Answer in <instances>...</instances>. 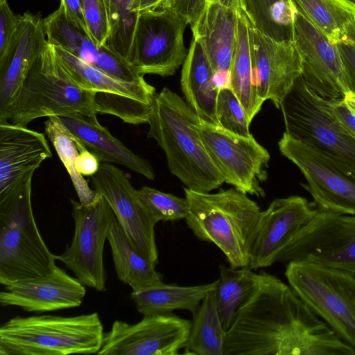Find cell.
I'll return each instance as SVG.
<instances>
[{
  "instance_id": "4fadbf2b",
  "label": "cell",
  "mask_w": 355,
  "mask_h": 355,
  "mask_svg": "<svg viewBox=\"0 0 355 355\" xmlns=\"http://www.w3.org/2000/svg\"><path fill=\"white\" fill-rule=\"evenodd\" d=\"M74 236L70 245L57 260L61 261L85 286L99 292L106 290L103 248L116 216L100 194L95 202L83 205L71 200Z\"/></svg>"
},
{
  "instance_id": "83f0119b",
  "label": "cell",
  "mask_w": 355,
  "mask_h": 355,
  "mask_svg": "<svg viewBox=\"0 0 355 355\" xmlns=\"http://www.w3.org/2000/svg\"><path fill=\"white\" fill-rule=\"evenodd\" d=\"M249 28L250 23L244 12L241 10H237L236 40L229 74V87L239 100L251 123L264 102L260 98L257 89Z\"/></svg>"
},
{
  "instance_id": "c3c4849f",
  "label": "cell",
  "mask_w": 355,
  "mask_h": 355,
  "mask_svg": "<svg viewBox=\"0 0 355 355\" xmlns=\"http://www.w3.org/2000/svg\"><path fill=\"white\" fill-rule=\"evenodd\" d=\"M352 1L355 2V0H352Z\"/></svg>"
},
{
  "instance_id": "f1b7e54d",
  "label": "cell",
  "mask_w": 355,
  "mask_h": 355,
  "mask_svg": "<svg viewBox=\"0 0 355 355\" xmlns=\"http://www.w3.org/2000/svg\"><path fill=\"white\" fill-rule=\"evenodd\" d=\"M295 12L334 44L355 34V2L352 0H289Z\"/></svg>"
},
{
  "instance_id": "cb8c5ba5",
  "label": "cell",
  "mask_w": 355,
  "mask_h": 355,
  "mask_svg": "<svg viewBox=\"0 0 355 355\" xmlns=\"http://www.w3.org/2000/svg\"><path fill=\"white\" fill-rule=\"evenodd\" d=\"M69 131L101 162L123 165L150 180L155 172L148 161L138 156L101 125L96 116L75 113L57 116Z\"/></svg>"
},
{
  "instance_id": "d4e9b609",
  "label": "cell",
  "mask_w": 355,
  "mask_h": 355,
  "mask_svg": "<svg viewBox=\"0 0 355 355\" xmlns=\"http://www.w3.org/2000/svg\"><path fill=\"white\" fill-rule=\"evenodd\" d=\"M180 84L186 102L196 113L200 122L220 126L216 115L220 88L214 71L194 38L182 64Z\"/></svg>"
},
{
  "instance_id": "5bb4252c",
  "label": "cell",
  "mask_w": 355,
  "mask_h": 355,
  "mask_svg": "<svg viewBox=\"0 0 355 355\" xmlns=\"http://www.w3.org/2000/svg\"><path fill=\"white\" fill-rule=\"evenodd\" d=\"M191 321L172 313L144 315L131 324L115 320L103 334L100 355H175L184 349Z\"/></svg>"
},
{
  "instance_id": "7a4b0ae2",
  "label": "cell",
  "mask_w": 355,
  "mask_h": 355,
  "mask_svg": "<svg viewBox=\"0 0 355 355\" xmlns=\"http://www.w3.org/2000/svg\"><path fill=\"white\" fill-rule=\"evenodd\" d=\"M199 122L186 101L164 87L152 102L147 137L155 139L164 150L170 172L186 188L207 193L219 188L225 181L198 132Z\"/></svg>"
},
{
  "instance_id": "603a6c76",
  "label": "cell",
  "mask_w": 355,
  "mask_h": 355,
  "mask_svg": "<svg viewBox=\"0 0 355 355\" xmlns=\"http://www.w3.org/2000/svg\"><path fill=\"white\" fill-rule=\"evenodd\" d=\"M237 10L218 2L207 1L206 8L193 34L202 47L216 80L229 87V74L234 53Z\"/></svg>"
},
{
  "instance_id": "60d3db41",
  "label": "cell",
  "mask_w": 355,
  "mask_h": 355,
  "mask_svg": "<svg viewBox=\"0 0 355 355\" xmlns=\"http://www.w3.org/2000/svg\"><path fill=\"white\" fill-rule=\"evenodd\" d=\"M325 105L334 116L355 136V113L346 105L343 98H324Z\"/></svg>"
},
{
  "instance_id": "ba28073f",
  "label": "cell",
  "mask_w": 355,
  "mask_h": 355,
  "mask_svg": "<svg viewBox=\"0 0 355 355\" xmlns=\"http://www.w3.org/2000/svg\"><path fill=\"white\" fill-rule=\"evenodd\" d=\"M280 110L285 132L329 155L355 173V136L329 111L324 98L300 76Z\"/></svg>"
},
{
  "instance_id": "1f68e13d",
  "label": "cell",
  "mask_w": 355,
  "mask_h": 355,
  "mask_svg": "<svg viewBox=\"0 0 355 355\" xmlns=\"http://www.w3.org/2000/svg\"><path fill=\"white\" fill-rule=\"evenodd\" d=\"M227 330L220 320L214 295L209 292L193 314L186 354L223 355Z\"/></svg>"
},
{
  "instance_id": "8fae6325",
  "label": "cell",
  "mask_w": 355,
  "mask_h": 355,
  "mask_svg": "<svg viewBox=\"0 0 355 355\" xmlns=\"http://www.w3.org/2000/svg\"><path fill=\"white\" fill-rule=\"evenodd\" d=\"M278 146L305 177L308 184L304 187L320 210L355 215V173L285 132Z\"/></svg>"
},
{
  "instance_id": "4316f807",
  "label": "cell",
  "mask_w": 355,
  "mask_h": 355,
  "mask_svg": "<svg viewBox=\"0 0 355 355\" xmlns=\"http://www.w3.org/2000/svg\"><path fill=\"white\" fill-rule=\"evenodd\" d=\"M107 240L118 278L132 291L164 284L163 275L155 270L156 266L135 248L117 219L112 224Z\"/></svg>"
},
{
  "instance_id": "52a82bcc",
  "label": "cell",
  "mask_w": 355,
  "mask_h": 355,
  "mask_svg": "<svg viewBox=\"0 0 355 355\" xmlns=\"http://www.w3.org/2000/svg\"><path fill=\"white\" fill-rule=\"evenodd\" d=\"M285 276L303 302L355 349V274L293 261L286 263Z\"/></svg>"
},
{
  "instance_id": "ee69618b",
  "label": "cell",
  "mask_w": 355,
  "mask_h": 355,
  "mask_svg": "<svg viewBox=\"0 0 355 355\" xmlns=\"http://www.w3.org/2000/svg\"><path fill=\"white\" fill-rule=\"evenodd\" d=\"M100 160L88 150L82 151L77 159L76 168L78 171L83 176H92L98 170Z\"/></svg>"
},
{
  "instance_id": "44dd1931",
  "label": "cell",
  "mask_w": 355,
  "mask_h": 355,
  "mask_svg": "<svg viewBox=\"0 0 355 355\" xmlns=\"http://www.w3.org/2000/svg\"><path fill=\"white\" fill-rule=\"evenodd\" d=\"M47 44L44 19L26 12L17 35L0 58V120L16 98L34 60Z\"/></svg>"
},
{
  "instance_id": "9c48e42d",
  "label": "cell",
  "mask_w": 355,
  "mask_h": 355,
  "mask_svg": "<svg viewBox=\"0 0 355 355\" xmlns=\"http://www.w3.org/2000/svg\"><path fill=\"white\" fill-rule=\"evenodd\" d=\"M189 21L173 7L139 15L130 65L140 75L173 76L182 65L188 50L184 33Z\"/></svg>"
},
{
  "instance_id": "9a60e30c",
  "label": "cell",
  "mask_w": 355,
  "mask_h": 355,
  "mask_svg": "<svg viewBox=\"0 0 355 355\" xmlns=\"http://www.w3.org/2000/svg\"><path fill=\"white\" fill-rule=\"evenodd\" d=\"M91 181L94 189L109 203L135 248L157 266L158 250L155 235L157 223L125 172L105 162L100 164L98 171L91 176Z\"/></svg>"
},
{
  "instance_id": "f6af8a7d",
  "label": "cell",
  "mask_w": 355,
  "mask_h": 355,
  "mask_svg": "<svg viewBox=\"0 0 355 355\" xmlns=\"http://www.w3.org/2000/svg\"><path fill=\"white\" fill-rule=\"evenodd\" d=\"M169 0H134L132 11L139 15L142 12L165 7Z\"/></svg>"
},
{
  "instance_id": "2e32d148",
  "label": "cell",
  "mask_w": 355,
  "mask_h": 355,
  "mask_svg": "<svg viewBox=\"0 0 355 355\" xmlns=\"http://www.w3.org/2000/svg\"><path fill=\"white\" fill-rule=\"evenodd\" d=\"M292 40L300 55L305 83L320 96L343 98L350 91L345 66L336 44L294 12Z\"/></svg>"
},
{
  "instance_id": "277c9868",
  "label": "cell",
  "mask_w": 355,
  "mask_h": 355,
  "mask_svg": "<svg viewBox=\"0 0 355 355\" xmlns=\"http://www.w3.org/2000/svg\"><path fill=\"white\" fill-rule=\"evenodd\" d=\"M31 173L0 194V283L46 276L57 267L35 223Z\"/></svg>"
},
{
  "instance_id": "7dc6e473",
  "label": "cell",
  "mask_w": 355,
  "mask_h": 355,
  "mask_svg": "<svg viewBox=\"0 0 355 355\" xmlns=\"http://www.w3.org/2000/svg\"><path fill=\"white\" fill-rule=\"evenodd\" d=\"M346 105L355 113V92H348L343 97Z\"/></svg>"
},
{
  "instance_id": "30bf717a",
  "label": "cell",
  "mask_w": 355,
  "mask_h": 355,
  "mask_svg": "<svg viewBox=\"0 0 355 355\" xmlns=\"http://www.w3.org/2000/svg\"><path fill=\"white\" fill-rule=\"evenodd\" d=\"M305 261L355 274V215L318 210L277 262Z\"/></svg>"
},
{
  "instance_id": "ac0fdd59",
  "label": "cell",
  "mask_w": 355,
  "mask_h": 355,
  "mask_svg": "<svg viewBox=\"0 0 355 355\" xmlns=\"http://www.w3.org/2000/svg\"><path fill=\"white\" fill-rule=\"evenodd\" d=\"M250 47L258 94L280 110L285 96L302 75L301 60L293 40H276L250 24Z\"/></svg>"
},
{
  "instance_id": "8992f818",
  "label": "cell",
  "mask_w": 355,
  "mask_h": 355,
  "mask_svg": "<svg viewBox=\"0 0 355 355\" xmlns=\"http://www.w3.org/2000/svg\"><path fill=\"white\" fill-rule=\"evenodd\" d=\"M103 334L97 313L16 316L0 327V355L97 354Z\"/></svg>"
},
{
  "instance_id": "7c38bea8",
  "label": "cell",
  "mask_w": 355,
  "mask_h": 355,
  "mask_svg": "<svg viewBox=\"0 0 355 355\" xmlns=\"http://www.w3.org/2000/svg\"><path fill=\"white\" fill-rule=\"evenodd\" d=\"M196 128L225 182L245 194L263 198L261 184L268 179L270 156L253 135L243 137L200 122Z\"/></svg>"
},
{
  "instance_id": "d590c367",
  "label": "cell",
  "mask_w": 355,
  "mask_h": 355,
  "mask_svg": "<svg viewBox=\"0 0 355 355\" xmlns=\"http://www.w3.org/2000/svg\"><path fill=\"white\" fill-rule=\"evenodd\" d=\"M137 193L156 223L178 220L187 215L188 203L185 198L147 186L137 190Z\"/></svg>"
},
{
  "instance_id": "7bdbcfd3",
  "label": "cell",
  "mask_w": 355,
  "mask_h": 355,
  "mask_svg": "<svg viewBox=\"0 0 355 355\" xmlns=\"http://www.w3.org/2000/svg\"><path fill=\"white\" fill-rule=\"evenodd\" d=\"M60 5L63 8L67 18L76 27L89 35L84 17L82 0H60Z\"/></svg>"
},
{
  "instance_id": "836d02e7",
  "label": "cell",
  "mask_w": 355,
  "mask_h": 355,
  "mask_svg": "<svg viewBox=\"0 0 355 355\" xmlns=\"http://www.w3.org/2000/svg\"><path fill=\"white\" fill-rule=\"evenodd\" d=\"M250 24L276 40H292L294 10L289 0H242Z\"/></svg>"
},
{
  "instance_id": "3957f363",
  "label": "cell",
  "mask_w": 355,
  "mask_h": 355,
  "mask_svg": "<svg viewBox=\"0 0 355 355\" xmlns=\"http://www.w3.org/2000/svg\"><path fill=\"white\" fill-rule=\"evenodd\" d=\"M184 191L188 203L184 219L195 236L215 244L230 267H249L261 215L257 203L235 188L214 193Z\"/></svg>"
},
{
  "instance_id": "8d00e7d4",
  "label": "cell",
  "mask_w": 355,
  "mask_h": 355,
  "mask_svg": "<svg viewBox=\"0 0 355 355\" xmlns=\"http://www.w3.org/2000/svg\"><path fill=\"white\" fill-rule=\"evenodd\" d=\"M216 115L222 128L243 137L251 135L247 114L231 88L225 87L219 89Z\"/></svg>"
},
{
  "instance_id": "f35d334b",
  "label": "cell",
  "mask_w": 355,
  "mask_h": 355,
  "mask_svg": "<svg viewBox=\"0 0 355 355\" xmlns=\"http://www.w3.org/2000/svg\"><path fill=\"white\" fill-rule=\"evenodd\" d=\"M24 20V15H16L7 0H0V58L7 52L15 39Z\"/></svg>"
},
{
  "instance_id": "e0dca14e",
  "label": "cell",
  "mask_w": 355,
  "mask_h": 355,
  "mask_svg": "<svg viewBox=\"0 0 355 355\" xmlns=\"http://www.w3.org/2000/svg\"><path fill=\"white\" fill-rule=\"evenodd\" d=\"M318 210L314 202L300 196L272 200L261 211L249 267L257 270L277 263L282 250Z\"/></svg>"
},
{
  "instance_id": "4dcf8cb0",
  "label": "cell",
  "mask_w": 355,
  "mask_h": 355,
  "mask_svg": "<svg viewBox=\"0 0 355 355\" xmlns=\"http://www.w3.org/2000/svg\"><path fill=\"white\" fill-rule=\"evenodd\" d=\"M219 270L214 295L220 320L227 331L238 310L257 290L260 277L250 267L234 268L220 266Z\"/></svg>"
},
{
  "instance_id": "d6a6232c",
  "label": "cell",
  "mask_w": 355,
  "mask_h": 355,
  "mask_svg": "<svg viewBox=\"0 0 355 355\" xmlns=\"http://www.w3.org/2000/svg\"><path fill=\"white\" fill-rule=\"evenodd\" d=\"M44 132L66 168L83 205H90L98 198L100 193L92 189L88 182L77 170L76 162L80 153L87 150L64 125L57 116H50L44 122Z\"/></svg>"
},
{
  "instance_id": "74e56055",
  "label": "cell",
  "mask_w": 355,
  "mask_h": 355,
  "mask_svg": "<svg viewBox=\"0 0 355 355\" xmlns=\"http://www.w3.org/2000/svg\"><path fill=\"white\" fill-rule=\"evenodd\" d=\"M82 3L89 37L96 44L106 45L110 35V26L103 1L82 0Z\"/></svg>"
},
{
  "instance_id": "d6986e66",
  "label": "cell",
  "mask_w": 355,
  "mask_h": 355,
  "mask_svg": "<svg viewBox=\"0 0 355 355\" xmlns=\"http://www.w3.org/2000/svg\"><path fill=\"white\" fill-rule=\"evenodd\" d=\"M85 286L59 267L46 276L15 282L0 293L1 306H15L41 313L79 306L85 296Z\"/></svg>"
},
{
  "instance_id": "b9f144b4",
  "label": "cell",
  "mask_w": 355,
  "mask_h": 355,
  "mask_svg": "<svg viewBox=\"0 0 355 355\" xmlns=\"http://www.w3.org/2000/svg\"><path fill=\"white\" fill-rule=\"evenodd\" d=\"M336 45L345 66L350 91L355 92V42L347 39Z\"/></svg>"
},
{
  "instance_id": "5b68a950",
  "label": "cell",
  "mask_w": 355,
  "mask_h": 355,
  "mask_svg": "<svg viewBox=\"0 0 355 355\" xmlns=\"http://www.w3.org/2000/svg\"><path fill=\"white\" fill-rule=\"evenodd\" d=\"M96 93L81 87L48 44L29 69L3 119L26 127L32 121L50 116L82 113L96 116Z\"/></svg>"
},
{
  "instance_id": "ab89813d",
  "label": "cell",
  "mask_w": 355,
  "mask_h": 355,
  "mask_svg": "<svg viewBox=\"0 0 355 355\" xmlns=\"http://www.w3.org/2000/svg\"><path fill=\"white\" fill-rule=\"evenodd\" d=\"M207 3V0H169L165 7H173L185 15L192 33L194 34Z\"/></svg>"
},
{
  "instance_id": "f546056e",
  "label": "cell",
  "mask_w": 355,
  "mask_h": 355,
  "mask_svg": "<svg viewBox=\"0 0 355 355\" xmlns=\"http://www.w3.org/2000/svg\"><path fill=\"white\" fill-rule=\"evenodd\" d=\"M216 281L203 285L180 286L163 284L132 291L130 297L137 311L142 314H168L176 309L187 310L194 314L206 295L214 291Z\"/></svg>"
},
{
  "instance_id": "484cf974",
  "label": "cell",
  "mask_w": 355,
  "mask_h": 355,
  "mask_svg": "<svg viewBox=\"0 0 355 355\" xmlns=\"http://www.w3.org/2000/svg\"><path fill=\"white\" fill-rule=\"evenodd\" d=\"M52 46L57 58L73 79L83 89L96 93V109L98 105L111 96L129 97L148 105L152 104L157 94L156 89L147 82L135 83L118 80L64 49Z\"/></svg>"
},
{
  "instance_id": "7402d4cb",
  "label": "cell",
  "mask_w": 355,
  "mask_h": 355,
  "mask_svg": "<svg viewBox=\"0 0 355 355\" xmlns=\"http://www.w3.org/2000/svg\"><path fill=\"white\" fill-rule=\"evenodd\" d=\"M51 157L44 134L8 121L0 122V194Z\"/></svg>"
},
{
  "instance_id": "e575fe53",
  "label": "cell",
  "mask_w": 355,
  "mask_h": 355,
  "mask_svg": "<svg viewBox=\"0 0 355 355\" xmlns=\"http://www.w3.org/2000/svg\"><path fill=\"white\" fill-rule=\"evenodd\" d=\"M101 1L110 26V35L106 46L130 64L139 16L132 11L134 0Z\"/></svg>"
},
{
  "instance_id": "ffe728a7",
  "label": "cell",
  "mask_w": 355,
  "mask_h": 355,
  "mask_svg": "<svg viewBox=\"0 0 355 355\" xmlns=\"http://www.w3.org/2000/svg\"><path fill=\"white\" fill-rule=\"evenodd\" d=\"M48 42L62 48L86 63L124 82L145 83L144 76L106 45L96 44L89 35L76 27L67 17L63 8L44 19Z\"/></svg>"
},
{
  "instance_id": "6da1fadb",
  "label": "cell",
  "mask_w": 355,
  "mask_h": 355,
  "mask_svg": "<svg viewBox=\"0 0 355 355\" xmlns=\"http://www.w3.org/2000/svg\"><path fill=\"white\" fill-rule=\"evenodd\" d=\"M259 277L227 331L223 355L355 354L289 285L265 271Z\"/></svg>"
},
{
  "instance_id": "bcb514c9",
  "label": "cell",
  "mask_w": 355,
  "mask_h": 355,
  "mask_svg": "<svg viewBox=\"0 0 355 355\" xmlns=\"http://www.w3.org/2000/svg\"><path fill=\"white\" fill-rule=\"evenodd\" d=\"M207 1L218 2L235 10H241L242 0H207Z\"/></svg>"
}]
</instances>
